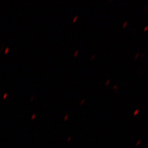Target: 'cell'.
Segmentation results:
<instances>
[{
    "label": "cell",
    "instance_id": "obj_1",
    "mask_svg": "<svg viewBox=\"0 0 148 148\" xmlns=\"http://www.w3.org/2000/svg\"><path fill=\"white\" fill-rule=\"evenodd\" d=\"M127 24V21H126L125 23H124V24H123V27H125V26L126 25V24Z\"/></svg>",
    "mask_w": 148,
    "mask_h": 148
},
{
    "label": "cell",
    "instance_id": "obj_2",
    "mask_svg": "<svg viewBox=\"0 0 148 148\" xmlns=\"http://www.w3.org/2000/svg\"><path fill=\"white\" fill-rule=\"evenodd\" d=\"M110 79H108V81L106 82V85H108V84L109 83V82H110Z\"/></svg>",
    "mask_w": 148,
    "mask_h": 148
},
{
    "label": "cell",
    "instance_id": "obj_3",
    "mask_svg": "<svg viewBox=\"0 0 148 148\" xmlns=\"http://www.w3.org/2000/svg\"><path fill=\"white\" fill-rule=\"evenodd\" d=\"M77 53H78V51H77L75 52V54H74V56H76V54H77Z\"/></svg>",
    "mask_w": 148,
    "mask_h": 148
},
{
    "label": "cell",
    "instance_id": "obj_4",
    "mask_svg": "<svg viewBox=\"0 0 148 148\" xmlns=\"http://www.w3.org/2000/svg\"><path fill=\"white\" fill-rule=\"evenodd\" d=\"M95 56V54H93V56H92V58H91V60H92L93 59V58H94V57Z\"/></svg>",
    "mask_w": 148,
    "mask_h": 148
},
{
    "label": "cell",
    "instance_id": "obj_5",
    "mask_svg": "<svg viewBox=\"0 0 148 148\" xmlns=\"http://www.w3.org/2000/svg\"><path fill=\"white\" fill-rule=\"evenodd\" d=\"M138 56H139V53H137V54H136V56H135V58H137V57H138Z\"/></svg>",
    "mask_w": 148,
    "mask_h": 148
},
{
    "label": "cell",
    "instance_id": "obj_6",
    "mask_svg": "<svg viewBox=\"0 0 148 148\" xmlns=\"http://www.w3.org/2000/svg\"><path fill=\"white\" fill-rule=\"evenodd\" d=\"M148 27L147 26V27H145V28L144 29V31H146L147 29H148Z\"/></svg>",
    "mask_w": 148,
    "mask_h": 148
},
{
    "label": "cell",
    "instance_id": "obj_7",
    "mask_svg": "<svg viewBox=\"0 0 148 148\" xmlns=\"http://www.w3.org/2000/svg\"><path fill=\"white\" fill-rule=\"evenodd\" d=\"M77 16H75V19H74V21H75V20H76V19H77Z\"/></svg>",
    "mask_w": 148,
    "mask_h": 148
},
{
    "label": "cell",
    "instance_id": "obj_8",
    "mask_svg": "<svg viewBox=\"0 0 148 148\" xmlns=\"http://www.w3.org/2000/svg\"><path fill=\"white\" fill-rule=\"evenodd\" d=\"M84 101H85V99H83V100L82 101V102H81V104H82V103H83V102H84Z\"/></svg>",
    "mask_w": 148,
    "mask_h": 148
}]
</instances>
